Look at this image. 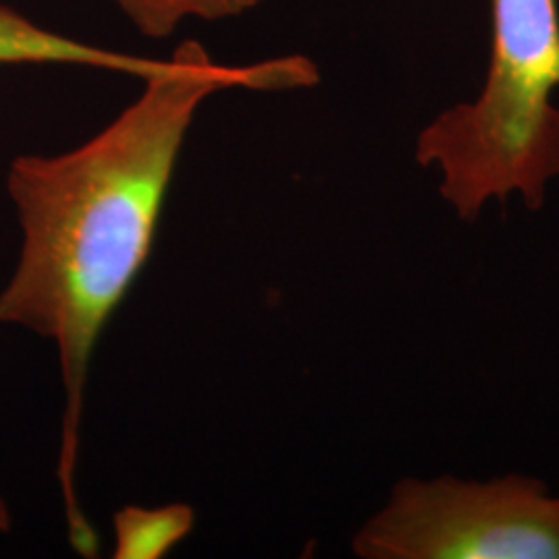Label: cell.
<instances>
[{
    "label": "cell",
    "instance_id": "1",
    "mask_svg": "<svg viewBox=\"0 0 559 559\" xmlns=\"http://www.w3.org/2000/svg\"><path fill=\"white\" fill-rule=\"evenodd\" d=\"M143 81L140 98L98 135L59 156H20L7 175L21 251L0 290V325L27 328L59 348L60 493L71 543L85 556L98 547L75 485L87 369L106 323L150 258L195 112L230 87H313L320 69L302 55L230 67L212 59L200 41L187 40L166 71Z\"/></svg>",
    "mask_w": 559,
    "mask_h": 559
},
{
    "label": "cell",
    "instance_id": "2",
    "mask_svg": "<svg viewBox=\"0 0 559 559\" xmlns=\"http://www.w3.org/2000/svg\"><path fill=\"white\" fill-rule=\"evenodd\" d=\"M489 21L479 94L440 112L415 147L462 222L510 198L539 212L559 179V0H489Z\"/></svg>",
    "mask_w": 559,
    "mask_h": 559
},
{
    "label": "cell",
    "instance_id": "3",
    "mask_svg": "<svg viewBox=\"0 0 559 559\" xmlns=\"http://www.w3.org/2000/svg\"><path fill=\"white\" fill-rule=\"evenodd\" d=\"M365 559H559V498L528 475L404 479L360 526Z\"/></svg>",
    "mask_w": 559,
    "mask_h": 559
},
{
    "label": "cell",
    "instance_id": "4",
    "mask_svg": "<svg viewBox=\"0 0 559 559\" xmlns=\"http://www.w3.org/2000/svg\"><path fill=\"white\" fill-rule=\"evenodd\" d=\"M2 64H83L147 80L170 67V59H145L106 50L44 29L15 9L0 4V67Z\"/></svg>",
    "mask_w": 559,
    "mask_h": 559
},
{
    "label": "cell",
    "instance_id": "5",
    "mask_svg": "<svg viewBox=\"0 0 559 559\" xmlns=\"http://www.w3.org/2000/svg\"><path fill=\"white\" fill-rule=\"evenodd\" d=\"M143 36L168 38L189 17L218 21L239 17L261 0H112Z\"/></svg>",
    "mask_w": 559,
    "mask_h": 559
},
{
    "label": "cell",
    "instance_id": "6",
    "mask_svg": "<svg viewBox=\"0 0 559 559\" xmlns=\"http://www.w3.org/2000/svg\"><path fill=\"white\" fill-rule=\"evenodd\" d=\"M187 508L164 510H127L119 514V545L117 558H156L191 528Z\"/></svg>",
    "mask_w": 559,
    "mask_h": 559
},
{
    "label": "cell",
    "instance_id": "7",
    "mask_svg": "<svg viewBox=\"0 0 559 559\" xmlns=\"http://www.w3.org/2000/svg\"><path fill=\"white\" fill-rule=\"evenodd\" d=\"M11 522H13V519H11V510H9L4 498L0 496V535H4V533L11 531Z\"/></svg>",
    "mask_w": 559,
    "mask_h": 559
}]
</instances>
